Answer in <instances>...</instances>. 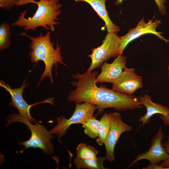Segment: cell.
Returning a JSON list of instances; mask_svg holds the SVG:
<instances>
[{
  "label": "cell",
  "mask_w": 169,
  "mask_h": 169,
  "mask_svg": "<svg viewBox=\"0 0 169 169\" xmlns=\"http://www.w3.org/2000/svg\"></svg>",
  "instance_id": "26"
},
{
  "label": "cell",
  "mask_w": 169,
  "mask_h": 169,
  "mask_svg": "<svg viewBox=\"0 0 169 169\" xmlns=\"http://www.w3.org/2000/svg\"><path fill=\"white\" fill-rule=\"evenodd\" d=\"M112 84L113 90L130 95H133L137 90L143 87L142 77L136 73L134 68L126 67Z\"/></svg>",
  "instance_id": "10"
},
{
  "label": "cell",
  "mask_w": 169,
  "mask_h": 169,
  "mask_svg": "<svg viewBox=\"0 0 169 169\" xmlns=\"http://www.w3.org/2000/svg\"><path fill=\"white\" fill-rule=\"evenodd\" d=\"M20 35L28 37L31 40L29 48L32 50L29 53L30 60L32 63L37 64L38 61H43L45 65V69L41 75L38 84V87L41 81L44 78L49 77L51 83H53L52 73V68L54 64L56 72L57 63L66 66L62 61L61 48L62 45L59 46L57 39V47L54 48V44L50 39V32L48 31L45 35L41 32L38 36L34 37L28 35L25 32L20 33Z\"/></svg>",
  "instance_id": "3"
},
{
  "label": "cell",
  "mask_w": 169,
  "mask_h": 169,
  "mask_svg": "<svg viewBox=\"0 0 169 169\" xmlns=\"http://www.w3.org/2000/svg\"><path fill=\"white\" fill-rule=\"evenodd\" d=\"M100 124L99 120L95 116H92L82 124L84 133L91 138L95 139L97 137Z\"/></svg>",
  "instance_id": "17"
},
{
  "label": "cell",
  "mask_w": 169,
  "mask_h": 169,
  "mask_svg": "<svg viewBox=\"0 0 169 169\" xmlns=\"http://www.w3.org/2000/svg\"><path fill=\"white\" fill-rule=\"evenodd\" d=\"M120 39L116 33H107L102 44L92 49V52L88 55L91 60L87 71L90 72L100 67L103 63L112 57H117L120 43Z\"/></svg>",
  "instance_id": "6"
},
{
  "label": "cell",
  "mask_w": 169,
  "mask_h": 169,
  "mask_svg": "<svg viewBox=\"0 0 169 169\" xmlns=\"http://www.w3.org/2000/svg\"><path fill=\"white\" fill-rule=\"evenodd\" d=\"M167 70L168 71V75L169 77V65L167 66Z\"/></svg>",
  "instance_id": "24"
},
{
  "label": "cell",
  "mask_w": 169,
  "mask_h": 169,
  "mask_svg": "<svg viewBox=\"0 0 169 169\" xmlns=\"http://www.w3.org/2000/svg\"><path fill=\"white\" fill-rule=\"evenodd\" d=\"M126 57L118 55L111 63L105 61L100 66L101 72L96 78V83L112 84L119 78L126 67Z\"/></svg>",
  "instance_id": "12"
},
{
  "label": "cell",
  "mask_w": 169,
  "mask_h": 169,
  "mask_svg": "<svg viewBox=\"0 0 169 169\" xmlns=\"http://www.w3.org/2000/svg\"><path fill=\"white\" fill-rule=\"evenodd\" d=\"M10 28L9 24L6 22H3L0 25V50H4L10 47Z\"/></svg>",
  "instance_id": "19"
},
{
  "label": "cell",
  "mask_w": 169,
  "mask_h": 169,
  "mask_svg": "<svg viewBox=\"0 0 169 169\" xmlns=\"http://www.w3.org/2000/svg\"><path fill=\"white\" fill-rule=\"evenodd\" d=\"M99 121L100 124L98 135L96 142L99 145L102 146L107 138L110 128V120L109 113H105Z\"/></svg>",
  "instance_id": "16"
},
{
  "label": "cell",
  "mask_w": 169,
  "mask_h": 169,
  "mask_svg": "<svg viewBox=\"0 0 169 169\" xmlns=\"http://www.w3.org/2000/svg\"><path fill=\"white\" fill-rule=\"evenodd\" d=\"M7 121V125L13 122L22 123L30 131L31 134L29 139L23 142L19 141L20 145L24 146V150L30 148H38L45 154L50 155L54 153V146L51 141L54 138L53 134L51 131H48L44 125H40L37 121L33 125L28 119L16 113L8 115Z\"/></svg>",
  "instance_id": "4"
},
{
  "label": "cell",
  "mask_w": 169,
  "mask_h": 169,
  "mask_svg": "<svg viewBox=\"0 0 169 169\" xmlns=\"http://www.w3.org/2000/svg\"><path fill=\"white\" fill-rule=\"evenodd\" d=\"M162 127L161 125L156 135L152 137L149 149L145 152L138 154L129 164L128 168L142 159L147 160L150 162L148 165L153 166L159 165L161 162L165 161L169 158V155L165 150L161 143L164 136L162 130Z\"/></svg>",
  "instance_id": "9"
},
{
  "label": "cell",
  "mask_w": 169,
  "mask_h": 169,
  "mask_svg": "<svg viewBox=\"0 0 169 169\" xmlns=\"http://www.w3.org/2000/svg\"><path fill=\"white\" fill-rule=\"evenodd\" d=\"M159 117L165 125L169 126V115L166 116L161 115Z\"/></svg>",
  "instance_id": "23"
},
{
  "label": "cell",
  "mask_w": 169,
  "mask_h": 169,
  "mask_svg": "<svg viewBox=\"0 0 169 169\" xmlns=\"http://www.w3.org/2000/svg\"><path fill=\"white\" fill-rule=\"evenodd\" d=\"M97 109L94 104L84 102L80 104L76 103L75 110L69 119L64 115L56 117L57 125L51 130V132L58 137V141L61 142L60 138L67 132V130L73 124H83L87 119L93 116Z\"/></svg>",
  "instance_id": "5"
},
{
  "label": "cell",
  "mask_w": 169,
  "mask_h": 169,
  "mask_svg": "<svg viewBox=\"0 0 169 169\" xmlns=\"http://www.w3.org/2000/svg\"><path fill=\"white\" fill-rule=\"evenodd\" d=\"M167 0H154L159 10L162 15H164L166 13V8L164 3ZM123 0H117L114 4L117 6L121 4Z\"/></svg>",
  "instance_id": "21"
},
{
  "label": "cell",
  "mask_w": 169,
  "mask_h": 169,
  "mask_svg": "<svg viewBox=\"0 0 169 169\" xmlns=\"http://www.w3.org/2000/svg\"><path fill=\"white\" fill-rule=\"evenodd\" d=\"M169 169V167H165V168H164L163 169Z\"/></svg>",
  "instance_id": "25"
},
{
  "label": "cell",
  "mask_w": 169,
  "mask_h": 169,
  "mask_svg": "<svg viewBox=\"0 0 169 169\" xmlns=\"http://www.w3.org/2000/svg\"><path fill=\"white\" fill-rule=\"evenodd\" d=\"M21 5L28 3L36 4L38 7L32 17H25L27 10L20 13L18 19L12 24L13 26L23 27L25 31L32 30L35 31L38 27L52 31H54V26L60 23L56 21L59 20L57 17L62 13L60 8L62 5L59 3V0H20Z\"/></svg>",
  "instance_id": "2"
},
{
  "label": "cell",
  "mask_w": 169,
  "mask_h": 169,
  "mask_svg": "<svg viewBox=\"0 0 169 169\" xmlns=\"http://www.w3.org/2000/svg\"><path fill=\"white\" fill-rule=\"evenodd\" d=\"M138 100L146 108V113L143 116H141L139 121L142 122L141 125L149 123L151 118L154 115L159 114L163 116L169 115V108L158 103L153 102L151 97L148 94L138 96Z\"/></svg>",
  "instance_id": "13"
},
{
  "label": "cell",
  "mask_w": 169,
  "mask_h": 169,
  "mask_svg": "<svg viewBox=\"0 0 169 169\" xmlns=\"http://www.w3.org/2000/svg\"><path fill=\"white\" fill-rule=\"evenodd\" d=\"M167 141L162 143V146L165 151L169 155V131L167 137ZM169 167V158L165 161L162 162L159 165L150 166L149 169H163L165 167Z\"/></svg>",
  "instance_id": "20"
},
{
  "label": "cell",
  "mask_w": 169,
  "mask_h": 169,
  "mask_svg": "<svg viewBox=\"0 0 169 169\" xmlns=\"http://www.w3.org/2000/svg\"><path fill=\"white\" fill-rule=\"evenodd\" d=\"M98 153V150L94 147L85 143H80L76 148V157L80 158H96Z\"/></svg>",
  "instance_id": "18"
},
{
  "label": "cell",
  "mask_w": 169,
  "mask_h": 169,
  "mask_svg": "<svg viewBox=\"0 0 169 169\" xmlns=\"http://www.w3.org/2000/svg\"><path fill=\"white\" fill-rule=\"evenodd\" d=\"M97 74L96 71H86L83 74L78 73L73 75V78L77 81H72L70 83L76 89L69 93L68 100L75 103L87 102L95 105L98 110L96 116L101 114L106 108L125 111L143 107L138 96L119 93L104 85L97 86L96 77Z\"/></svg>",
  "instance_id": "1"
},
{
  "label": "cell",
  "mask_w": 169,
  "mask_h": 169,
  "mask_svg": "<svg viewBox=\"0 0 169 169\" xmlns=\"http://www.w3.org/2000/svg\"><path fill=\"white\" fill-rule=\"evenodd\" d=\"M19 2V0H0V7L9 10L14 6H18Z\"/></svg>",
  "instance_id": "22"
},
{
  "label": "cell",
  "mask_w": 169,
  "mask_h": 169,
  "mask_svg": "<svg viewBox=\"0 0 169 169\" xmlns=\"http://www.w3.org/2000/svg\"><path fill=\"white\" fill-rule=\"evenodd\" d=\"M106 159L105 156H99L95 158L82 159L75 157L73 164L77 169H105L103 164Z\"/></svg>",
  "instance_id": "15"
},
{
  "label": "cell",
  "mask_w": 169,
  "mask_h": 169,
  "mask_svg": "<svg viewBox=\"0 0 169 169\" xmlns=\"http://www.w3.org/2000/svg\"><path fill=\"white\" fill-rule=\"evenodd\" d=\"M26 80L25 79L22 86L18 88L12 89L9 84L5 83L2 80H0V85L8 91L11 95V98L8 103L9 105L16 108L18 110L20 115L27 119L31 122L35 123L37 121L31 116L30 109L31 107L36 104L31 105L28 104L23 96L22 94L24 89L29 85L28 83H25Z\"/></svg>",
  "instance_id": "11"
},
{
  "label": "cell",
  "mask_w": 169,
  "mask_h": 169,
  "mask_svg": "<svg viewBox=\"0 0 169 169\" xmlns=\"http://www.w3.org/2000/svg\"><path fill=\"white\" fill-rule=\"evenodd\" d=\"M110 120V130L105 141L106 159L110 162L115 160L114 151L115 146L121 134L125 131H130L132 127L124 122L120 114L117 112L109 113Z\"/></svg>",
  "instance_id": "7"
},
{
  "label": "cell",
  "mask_w": 169,
  "mask_h": 169,
  "mask_svg": "<svg viewBox=\"0 0 169 169\" xmlns=\"http://www.w3.org/2000/svg\"><path fill=\"white\" fill-rule=\"evenodd\" d=\"M161 23V20L158 19L154 21L149 19L147 23H146L144 18H141L135 28H130L126 34L120 37L121 41L118 55H122L124 49L130 43L145 34H152L166 42H169V39H165L161 35L162 32L156 30V28Z\"/></svg>",
  "instance_id": "8"
},
{
  "label": "cell",
  "mask_w": 169,
  "mask_h": 169,
  "mask_svg": "<svg viewBox=\"0 0 169 169\" xmlns=\"http://www.w3.org/2000/svg\"><path fill=\"white\" fill-rule=\"evenodd\" d=\"M76 2H84L89 4L99 17L104 22L107 33H117L120 28L111 20L106 9L105 0H74Z\"/></svg>",
  "instance_id": "14"
}]
</instances>
